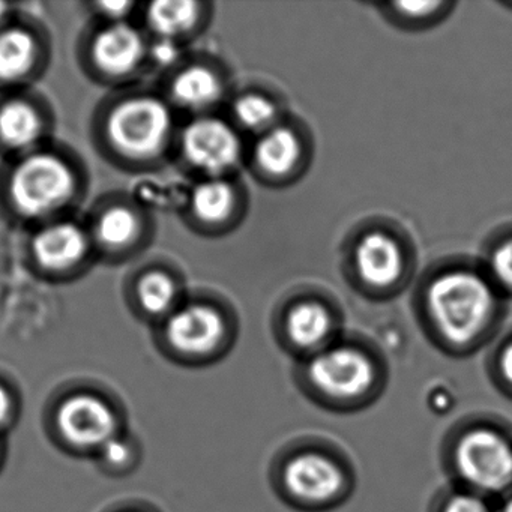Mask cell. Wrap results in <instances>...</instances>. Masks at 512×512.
Masks as SVG:
<instances>
[{"label": "cell", "instance_id": "obj_1", "mask_svg": "<svg viewBox=\"0 0 512 512\" xmlns=\"http://www.w3.org/2000/svg\"><path fill=\"white\" fill-rule=\"evenodd\" d=\"M179 125L157 86L139 83L106 92L92 110L88 136L104 164L124 175L148 176L173 163Z\"/></svg>", "mask_w": 512, "mask_h": 512}, {"label": "cell", "instance_id": "obj_2", "mask_svg": "<svg viewBox=\"0 0 512 512\" xmlns=\"http://www.w3.org/2000/svg\"><path fill=\"white\" fill-rule=\"evenodd\" d=\"M91 187L88 161L74 146L52 140L0 163V218L28 232L80 214Z\"/></svg>", "mask_w": 512, "mask_h": 512}, {"label": "cell", "instance_id": "obj_3", "mask_svg": "<svg viewBox=\"0 0 512 512\" xmlns=\"http://www.w3.org/2000/svg\"><path fill=\"white\" fill-rule=\"evenodd\" d=\"M496 305L490 283L463 269L434 278L425 295L434 334L455 352H467L481 341L493 323Z\"/></svg>", "mask_w": 512, "mask_h": 512}, {"label": "cell", "instance_id": "obj_4", "mask_svg": "<svg viewBox=\"0 0 512 512\" xmlns=\"http://www.w3.org/2000/svg\"><path fill=\"white\" fill-rule=\"evenodd\" d=\"M80 74L106 92L143 83L149 70V37L137 22H88L74 47Z\"/></svg>", "mask_w": 512, "mask_h": 512}, {"label": "cell", "instance_id": "obj_5", "mask_svg": "<svg viewBox=\"0 0 512 512\" xmlns=\"http://www.w3.org/2000/svg\"><path fill=\"white\" fill-rule=\"evenodd\" d=\"M83 218L98 265L107 268L136 265L157 242V215L130 191L101 194Z\"/></svg>", "mask_w": 512, "mask_h": 512}, {"label": "cell", "instance_id": "obj_6", "mask_svg": "<svg viewBox=\"0 0 512 512\" xmlns=\"http://www.w3.org/2000/svg\"><path fill=\"white\" fill-rule=\"evenodd\" d=\"M22 263L35 280L68 286L88 277L98 266L83 215L49 221L25 232Z\"/></svg>", "mask_w": 512, "mask_h": 512}, {"label": "cell", "instance_id": "obj_7", "mask_svg": "<svg viewBox=\"0 0 512 512\" xmlns=\"http://www.w3.org/2000/svg\"><path fill=\"white\" fill-rule=\"evenodd\" d=\"M302 382L328 406H361L379 385V365L361 347L329 344L307 359Z\"/></svg>", "mask_w": 512, "mask_h": 512}, {"label": "cell", "instance_id": "obj_8", "mask_svg": "<svg viewBox=\"0 0 512 512\" xmlns=\"http://www.w3.org/2000/svg\"><path fill=\"white\" fill-rule=\"evenodd\" d=\"M449 463L467 491L485 496L512 488V442L490 425H470L457 434Z\"/></svg>", "mask_w": 512, "mask_h": 512}, {"label": "cell", "instance_id": "obj_9", "mask_svg": "<svg viewBox=\"0 0 512 512\" xmlns=\"http://www.w3.org/2000/svg\"><path fill=\"white\" fill-rule=\"evenodd\" d=\"M241 160V137L230 122L212 113L179 125L173 163L197 179L229 178Z\"/></svg>", "mask_w": 512, "mask_h": 512}, {"label": "cell", "instance_id": "obj_10", "mask_svg": "<svg viewBox=\"0 0 512 512\" xmlns=\"http://www.w3.org/2000/svg\"><path fill=\"white\" fill-rule=\"evenodd\" d=\"M55 43L49 26L23 11L0 29V92L37 88L49 74Z\"/></svg>", "mask_w": 512, "mask_h": 512}, {"label": "cell", "instance_id": "obj_11", "mask_svg": "<svg viewBox=\"0 0 512 512\" xmlns=\"http://www.w3.org/2000/svg\"><path fill=\"white\" fill-rule=\"evenodd\" d=\"M278 485L293 505L326 509L346 497L349 473L329 452L302 448L284 458L278 469Z\"/></svg>", "mask_w": 512, "mask_h": 512}, {"label": "cell", "instance_id": "obj_12", "mask_svg": "<svg viewBox=\"0 0 512 512\" xmlns=\"http://www.w3.org/2000/svg\"><path fill=\"white\" fill-rule=\"evenodd\" d=\"M58 112L38 88L0 92V163L56 139Z\"/></svg>", "mask_w": 512, "mask_h": 512}, {"label": "cell", "instance_id": "obj_13", "mask_svg": "<svg viewBox=\"0 0 512 512\" xmlns=\"http://www.w3.org/2000/svg\"><path fill=\"white\" fill-rule=\"evenodd\" d=\"M157 329L166 349L190 359L211 358L229 340V320L223 308L214 299L190 293Z\"/></svg>", "mask_w": 512, "mask_h": 512}, {"label": "cell", "instance_id": "obj_14", "mask_svg": "<svg viewBox=\"0 0 512 512\" xmlns=\"http://www.w3.org/2000/svg\"><path fill=\"white\" fill-rule=\"evenodd\" d=\"M128 310L143 322L160 325L187 298L184 272L167 257L143 259L122 280Z\"/></svg>", "mask_w": 512, "mask_h": 512}, {"label": "cell", "instance_id": "obj_15", "mask_svg": "<svg viewBox=\"0 0 512 512\" xmlns=\"http://www.w3.org/2000/svg\"><path fill=\"white\" fill-rule=\"evenodd\" d=\"M157 89L176 113L188 118L212 115L226 97V82L217 65L188 53L169 73L158 77Z\"/></svg>", "mask_w": 512, "mask_h": 512}, {"label": "cell", "instance_id": "obj_16", "mask_svg": "<svg viewBox=\"0 0 512 512\" xmlns=\"http://www.w3.org/2000/svg\"><path fill=\"white\" fill-rule=\"evenodd\" d=\"M212 5L200 0L142 2L136 22L152 40L188 47L208 28Z\"/></svg>", "mask_w": 512, "mask_h": 512}, {"label": "cell", "instance_id": "obj_17", "mask_svg": "<svg viewBox=\"0 0 512 512\" xmlns=\"http://www.w3.org/2000/svg\"><path fill=\"white\" fill-rule=\"evenodd\" d=\"M238 208V190L229 178L197 179L179 206V220L197 235H218Z\"/></svg>", "mask_w": 512, "mask_h": 512}, {"label": "cell", "instance_id": "obj_18", "mask_svg": "<svg viewBox=\"0 0 512 512\" xmlns=\"http://www.w3.org/2000/svg\"><path fill=\"white\" fill-rule=\"evenodd\" d=\"M56 425L61 436L77 448L100 449L118 436V416L98 395L74 394L62 401Z\"/></svg>", "mask_w": 512, "mask_h": 512}, {"label": "cell", "instance_id": "obj_19", "mask_svg": "<svg viewBox=\"0 0 512 512\" xmlns=\"http://www.w3.org/2000/svg\"><path fill=\"white\" fill-rule=\"evenodd\" d=\"M355 265L359 277L368 286L385 289L403 272V253L391 236L371 232L356 245Z\"/></svg>", "mask_w": 512, "mask_h": 512}, {"label": "cell", "instance_id": "obj_20", "mask_svg": "<svg viewBox=\"0 0 512 512\" xmlns=\"http://www.w3.org/2000/svg\"><path fill=\"white\" fill-rule=\"evenodd\" d=\"M334 319L320 302L305 301L293 305L284 320V334L293 350L310 358L329 346Z\"/></svg>", "mask_w": 512, "mask_h": 512}, {"label": "cell", "instance_id": "obj_21", "mask_svg": "<svg viewBox=\"0 0 512 512\" xmlns=\"http://www.w3.org/2000/svg\"><path fill=\"white\" fill-rule=\"evenodd\" d=\"M301 151V140L295 131L274 127L260 136L254 149V160L266 175L283 178L298 166Z\"/></svg>", "mask_w": 512, "mask_h": 512}, {"label": "cell", "instance_id": "obj_22", "mask_svg": "<svg viewBox=\"0 0 512 512\" xmlns=\"http://www.w3.org/2000/svg\"><path fill=\"white\" fill-rule=\"evenodd\" d=\"M232 115L242 130L263 134L275 127L277 106L265 95L250 92L233 101Z\"/></svg>", "mask_w": 512, "mask_h": 512}, {"label": "cell", "instance_id": "obj_23", "mask_svg": "<svg viewBox=\"0 0 512 512\" xmlns=\"http://www.w3.org/2000/svg\"><path fill=\"white\" fill-rule=\"evenodd\" d=\"M142 2L134 0H86L80 4L88 22H136Z\"/></svg>", "mask_w": 512, "mask_h": 512}, {"label": "cell", "instance_id": "obj_24", "mask_svg": "<svg viewBox=\"0 0 512 512\" xmlns=\"http://www.w3.org/2000/svg\"><path fill=\"white\" fill-rule=\"evenodd\" d=\"M437 512H493V509L484 496L463 490L448 494Z\"/></svg>", "mask_w": 512, "mask_h": 512}, {"label": "cell", "instance_id": "obj_25", "mask_svg": "<svg viewBox=\"0 0 512 512\" xmlns=\"http://www.w3.org/2000/svg\"><path fill=\"white\" fill-rule=\"evenodd\" d=\"M490 268L497 283L512 290V238L497 245L491 254Z\"/></svg>", "mask_w": 512, "mask_h": 512}, {"label": "cell", "instance_id": "obj_26", "mask_svg": "<svg viewBox=\"0 0 512 512\" xmlns=\"http://www.w3.org/2000/svg\"><path fill=\"white\" fill-rule=\"evenodd\" d=\"M98 451H100L103 463L112 469H121V467L127 466L133 458V448L130 443L118 436L110 439Z\"/></svg>", "mask_w": 512, "mask_h": 512}, {"label": "cell", "instance_id": "obj_27", "mask_svg": "<svg viewBox=\"0 0 512 512\" xmlns=\"http://www.w3.org/2000/svg\"><path fill=\"white\" fill-rule=\"evenodd\" d=\"M397 11L398 17L403 22L424 23L430 20L431 17L439 13L440 8H445V4L440 2H401V4L392 5Z\"/></svg>", "mask_w": 512, "mask_h": 512}, {"label": "cell", "instance_id": "obj_28", "mask_svg": "<svg viewBox=\"0 0 512 512\" xmlns=\"http://www.w3.org/2000/svg\"><path fill=\"white\" fill-rule=\"evenodd\" d=\"M497 371H499L500 379L512 388V341H509L502 350H500L499 358H497Z\"/></svg>", "mask_w": 512, "mask_h": 512}, {"label": "cell", "instance_id": "obj_29", "mask_svg": "<svg viewBox=\"0 0 512 512\" xmlns=\"http://www.w3.org/2000/svg\"><path fill=\"white\" fill-rule=\"evenodd\" d=\"M13 412V397L4 385H0V427H4L10 422Z\"/></svg>", "mask_w": 512, "mask_h": 512}, {"label": "cell", "instance_id": "obj_30", "mask_svg": "<svg viewBox=\"0 0 512 512\" xmlns=\"http://www.w3.org/2000/svg\"><path fill=\"white\" fill-rule=\"evenodd\" d=\"M23 7L14 2H0V29L7 26L8 23L13 22L19 14L23 13Z\"/></svg>", "mask_w": 512, "mask_h": 512}, {"label": "cell", "instance_id": "obj_31", "mask_svg": "<svg viewBox=\"0 0 512 512\" xmlns=\"http://www.w3.org/2000/svg\"><path fill=\"white\" fill-rule=\"evenodd\" d=\"M500 512H512V496H509L508 499H506V502L503 503Z\"/></svg>", "mask_w": 512, "mask_h": 512}]
</instances>
